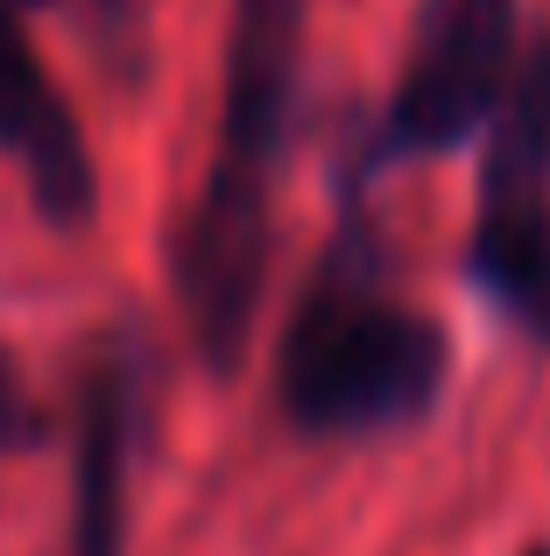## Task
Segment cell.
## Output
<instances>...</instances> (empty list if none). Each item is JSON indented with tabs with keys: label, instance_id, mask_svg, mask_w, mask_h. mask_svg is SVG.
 I'll use <instances>...</instances> for the list:
<instances>
[{
	"label": "cell",
	"instance_id": "obj_2",
	"mask_svg": "<svg viewBox=\"0 0 550 556\" xmlns=\"http://www.w3.org/2000/svg\"><path fill=\"white\" fill-rule=\"evenodd\" d=\"M452 374V339L396 296L360 226L332 240L275 345V394L303 437H396L424 422Z\"/></svg>",
	"mask_w": 550,
	"mask_h": 556
},
{
	"label": "cell",
	"instance_id": "obj_1",
	"mask_svg": "<svg viewBox=\"0 0 550 556\" xmlns=\"http://www.w3.org/2000/svg\"><path fill=\"white\" fill-rule=\"evenodd\" d=\"M303 22H311V0H234L220 149L198 198L170 226V296L212 374L240 367L262 317L275 261V169L289 149L303 78Z\"/></svg>",
	"mask_w": 550,
	"mask_h": 556
},
{
	"label": "cell",
	"instance_id": "obj_3",
	"mask_svg": "<svg viewBox=\"0 0 550 556\" xmlns=\"http://www.w3.org/2000/svg\"><path fill=\"white\" fill-rule=\"evenodd\" d=\"M523 0H416L402 78L367 141V169L430 163L487 135L523 64Z\"/></svg>",
	"mask_w": 550,
	"mask_h": 556
},
{
	"label": "cell",
	"instance_id": "obj_9",
	"mask_svg": "<svg viewBox=\"0 0 550 556\" xmlns=\"http://www.w3.org/2000/svg\"><path fill=\"white\" fill-rule=\"evenodd\" d=\"M28 444H36V408H28V394H22V374L0 353V458H8V451H28Z\"/></svg>",
	"mask_w": 550,
	"mask_h": 556
},
{
	"label": "cell",
	"instance_id": "obj_4",
	"mask_svg": "<svg viewBox=\"0 0 550 556\" xmlns=\"http://www.w3.org/2000/svg\"><path fill=\"white\" fill-rule=\"evenodd\" d=\"M0 155L22 169L28 198L50 226L78 232L99 212V169H92V141H85L71 99L57 92L50 64L36 56L22 28V8L0 0Z\"/></svg>",
	"mask_w": 550,
	"mask_h": 556
},
{
	"label": "cell",
	"instance_id": "obj_5",
	"mask_svg": "<svg viewBox=\"0 0 550 556\" xmlns=\"http://www.w3.org/2000/svg\"><path fill=\"white\" fill-rule=\"evenodd\" d=\"M141 437V374L127 359L92 367L71 437V556H127V486Z\"/></svg>",
	"mask_w": 550,
	"mask_h": 556
},
{
	"label": "cell",
	"instance_id": "obj_8",
	"mask_svg": "<svg viewBox=\"0 0 550 556\" xmlns=\"http://www.w3.org/2000/svg\"><path fill=\"white\" fill-rule=\"evenodd\" d=\"M92 28L113 56H141V36H149V0H92Z\"/></svg>",
	"mask_w": 550,
	"mask_h": 556
},
{
	"label": "cell",
	"instance_id": "obj_6",
	"mask_svg": "<svg viewBox=\"0 0 550 556\" xmlns=\"http://www.w3.org/2000/svg\"><path fill=\"white\" fill-rule=\"evenodd\" d=\"M480 218H529L550 212V28L523 50L480 149Z\"/></svg>",
	"mask_w": 550,
	"mask_h": 556
},
{
	"label": "cell",
	"instance_id": "obj_10",
	"mask_svg": "<svg viewBox=\"0 0 550 556\" xmlns=\"http://www.w3.org/2000/svg\"><path fill=\"white\" fill-rule=\"evenodd\" d=\"M14 8H50V0H14Z\"/></svg>",
	"mask_w": 550,
	"mask_h": 556
},
{
	"label": "cell",
	"instance_id": "obj_7",
	"mask_svg": "<svg viewBox=\"0 0 550 556\" xmlns=\"http://www.w3.org/2000/svg\"><path fill=\"white\" fill-rule=\"evenodd\" d=\"M466 282L509 317L523 339L550 345V212L529 218H473Z\"/></svg>",
	"mask_w": 550,
	"mask_h": 556
},
{
	"label": "cell",
	"instance_id": "obj_11",
	"mask_svg": "<svg viewBox=\"0 0 550 556\" xmlns=\"http://www.w3.org/2000/svg\"><path fill=\"white\" fill-rule=\"evenodd\" d=\"M523 556H550V549H523Z\"/></svg>",
	"mask_w": 550,
	"mask_h": 556
}]
</instances>
